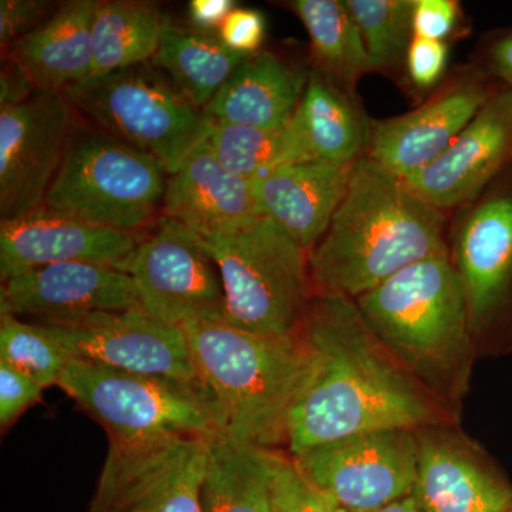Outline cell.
<instances>
[{"label": "cell", "mask_w": 512, "mask_h": 512, "mask_svg": "<svg viewBox=\"0 0 512 512\" xmlns=\"http://www.w3.org/2000/svg\"><path fill=\"white\" fill-rule=\"evenodd\" d=\"M474 62L512 90V28L493 30L481 39Z\"/></svg>", "instance_id": "38"}, {"label": "cell", "mask_w": 512, "mask_h": 512, "mask_svg": "<svg viewBox=\"0 0 512 512\" xmlns=\"http://www.w3.org/2000/svg\"><path fill=\"white\" fill-rule=\"evenodd\" d=\"M245 57L229 49L217 33L183 28L167 19L151 64L204 111Z\"/></svg>", "instance_id": "26"}, {"label": "cell", "mask_w": 512, "mask_h": 512, "mask_svg": "<svg viewBox=\"0 0 512 512\" xmlns=\"http://www.w3.org/2000/svg\"><path fill=\"white\" fill-rule=\"evenodd\" d=\"M99 0H69L3 55L19 64L37 92L63 93L92 72V25Z\"/></svg>", "instance_id": "22"}, {"label": "cell", "mask_w": 512, "mask_h": 512, "mask_svg": "<svg viewBox=\"0 0 512 512\" xmlns=\"http://www.w3.org/2000/svg\"><path fill=\"white\" fill-rule=\"evenodd\" d=\"M60 94L80 119L156 158L170 175L214 126L151 62L89 77Z\"/></svg>", "instance_id": "7"}, {"label": "cell", "mask_w": 512, "mask_h": 512, "mask_svg": "<svg viewBox=\"0 0 512 512\" xmlns=\"http://www.w3.org/2000/svg\"><path fill=\"white\" fill-rule=\"evenodd\" d=\"M50 0H2L0 2V49L5 53L16 40L28 35L57 9Z\"/></svg>", "instance_id": "35"}, {"label": "cell", "mask_w": 512, "mask_h": 512, "mask_svg": "<svg viewBox=\"0 0 512 512\" xmlns=\"http://www.w3.org/2000/svg\"><path fill=\"white\" fill-rule=\"evenodd\" d=\"M505 512H512V505H511V507H510V508H508V510H507V511H505Z\"/></svg>", "instance_id": "42"}, {"label": "cell", "mask_w": 512, "mask_h": 512, "mask_svg": "<svg viewBox=\"0 0 512 512\" xmlns=\"http://www.w3.org/2000/svg\"><path fill=\"white\" fill-rule=\"evenodd\" d=\"M165 22L167 18L154 3L99 0L92 25L89 77L151 62L160 46Z\"/></svg>", "instance_id": "28"}, {"label": "cell", "mask_w": 512, "mask_h": 512, "mask_svg": "<svg viewBox=\"0 0 512 512\" xmlns=\"http://www.w3.org/2000/svg\"><path fill=\"white\" fill-rule=\"evenodd\" d=\"M373 512H423L414 503L412 497L403 498V500L396 501V503L387 505V507L380 508V510Z\"/></svg>", "instance_id": "41"}, {"label": "cell", "mask_w": 512, "mask_h": 512, "mask_svg": "<svg viewBox=\"0 0 512 512\" xmlns=\"http://www.w3.org/2000/svg\"><path fill=\"white\" fill-rule=\"evenodd\" d=\"M37 323L45 326L70 359L204 386L185 330L154 318L143 308Z\"/></svg>", "instance_id": "14"}, {"label": "cell", "mask_w": 512, "mask_h": 512, "mask_svg": "<svg viewBox=\"0 0 512 512\" xmlns=\"http://www.w3.org/2000/svg\"><path fill=\"white\" fill-rule=\"evenodd\" d=\"M503 89L507 87L476 62L458 67L416 109L392 119L370 120L365 157L406 180L440 157Z\"/></svg>", "instance_id": "13"}, {"label": "cell", "mask_w": 512, "mask_h": 512, "mask_svg": "<svg viewBox=\"0 0 512 512\" xmlns=\"http://www.w3.org/2000/svg\"><path fill=\"white\" fill-rule=\"evenodd\" d=\"M70 360L45 326L0 313V363L18 370L46 389L59 384Z\"/></svg>", "instance_id": "31"}, {"label": "cell", "mask_w": 512, "mask_h": 512, "mask_svg": "<svg viewBox=\"0 0 512 512\" xmlns=\"http://www.w3.org/2000/svg\"><path fill=\"white\" fill-rule=\"evenodd\" d=\"M303 476L343 512H373L412 495L416 431H367L292 456Z\"/></svg>", "instance_id": "11"}, {"label": "cell", "mask_w": 512, "mask_h": 512, "mask_svg": "<svg viewBox=\"0 0 512 512\" xmlns=\"http://www.w3.org/2000/svg\"><path fill=\"white\" fill-rule=\"evenodd\" d=\"M57 386L106 430L109 440L211 437L224 431L217 404L200 384L72 359Z\"/></svg>", "instance_id": "8"}, {"label": "cell", "mask_w": 512, "mask_h": 512, "mask_svg": "<svg viewBox=\"0 0 512 512\" xmlns=\"http://www.w3.org/2000/svg\"><path fill=\"white\" fill-rule=\"evenodd\" d=\"M464 13L456 0H414V36L448 43L463 29Z\"/></svg>", "instance_id": "34"}, {"label": "cell", "mask_w": 512, "mask_h": 512, "mask_svg": "<svg viewBox=\"0 0 512 512\" xmlns=\"http://www.w3.org/2000/svg\"><path fill=\"white\" fill-rule=\"evenodd\" d=\"M136 308L140 301L127 272L84 262L30 269L2 282L0 292V313L39 322Z\"/></svg>", "instance_id": "19"}, {"label": "cell", "mask_w": 512, "mask_h": 512, "mask_svg": "<svg viewBox=\"0 0 512 512\" xmlns=\"http://www.w3.org/2000/svg\"><path fill=\"white\" fill-rule=\"evenodd\" d=\"M355 302L387 352L458 414L477 348L448 252L403 269Z\"/></svg>", "instance_id": "3"}, {"label": "cell", "mask_w": 512, "mask_h": 512, "mask_svg": "<svg viewBox=\"0 0 512 512\" xmlns=\"http://www.w3.org/2000/svg\"><path fill=\"white\" fill-rule=\"evenodd\" d=\"M309 73L261 50L245 57L204 113L214 123L282 128L301 103Z\"/></svg>", "instance_id": "23"}, {"label": "cell", "mask_w": 512, "mask_h": 512, "mask_svg": "<svg viewBox=\"0 0 512 512\" xmlns=\"http://www.w3.org/2000/svg\"><path fill=\"white\" fill-rule=\"evenodd\" d=\"M140 234L116 231L45 207L0 222V278L40 266L84 262L127 272Z\"/></svg>", "instance_id": "18"}, {"label": "cell", "mask_w": 512, "mask_h": 512, "mask_svg": "<svg viewBox=\"0 0 512 512\" xmlns=\"http://www.w3.org/2000/svg\"><path fill=\"white\" fill-rule=\"evenodd\" d=\"M269 468L272 512H343L303 476L293 458L271 450Z\"/></svg>", "instance_id": "32"}, {"label": "cell", "mask_w": 512, "mask_h": 512, "mask_svg": "<svg viewBox=\"0 0 512 512\" xmlns=\"http://www.w3.org/2000/svg\"><path fill=\"white\" fill-rule=\"evenodd\" d=\"M448 43L414 36L407 50L404 79L417 93H433L447 77Z\"/></svg>", "instance_id": "33"}, {"label": "cell", "mask_w": 512, "mask_h": 512, "mask_svg": "<svg viewBox=\"0 0 512 512\" xmlns=\"http://www.w3.org/2000/svg\"><path fill=\"white\" fill-rule=\"evenodd\" d=\"M127 274L141 308L154 318L181 328L191 320H224L220 271L201 238L173 218H158L156 229L138 244Z\"/></svg>", "instance_id": "12"}, {"label": "cell", "mask_w": 512, "mask_h": 512, "mask_svg": "<svg viewBox=\"0 0 512 512\" xmlns=\"http://www.w3.org/2000/svg\"><path fill=\"white\" fill-rule=\"evenodd\" d=\"M218 36L222 42L239 53L251 56L261 52L266 36V19L258 9L237 6L222 23Z\"/></svg>", "instance_id": "37"}, {"label": "cell", "mask_w": 512, "mask_h": 512, "mask_svg": "<svg viewBox=\"0 0 512 512\" xmlns=\"http://www.w3.org/2000/svg\"><path fill=\"white\" fill-rule=\"evenodd\" d=\"M183 329L225 433L265 450L288 446L293 410L316 363L302 333L259 335L225 320H191Z\"/></svg>", "instance_id": "4"}, {"label": "cell", "mask_w": 512, "mask_h": 512, "mask_svg": "<svg viewBox=\"0 0 512 512\" xmlns=\"http://www.w3.org/2000/svg\"><path fill=\"white\" fill-rule=\"evenodd\" d=\"M37 92L35 84L18 63L6 57L0 73V107L28 100Z\"/></svg>", "instance_id": "40"}, {"label": "cell", "mask_w": 512, "mask_h": 512, "mask_svg": "<svg viewBox=\"0 0 512 512\" xmlns=\"http://www.w3.org/2000/svg\"><path fill=\"white\" fill-rule=\"evenodd\" d=\"M167 170L156 158L77 120L43 207L140 234L163 210Z\"/></svg>", "instance_id": "6"}, {"label": "cell", "mask_w": 512, "mask_h": 512, "mask_svg": "<svg viewBox=\"0 0 512 512\" xmlns=\"http://www.w3.org/2000/svg\"><path fill=\"white\" fill-rule=\"evenodd\" d=\"M447 212L362 157L328 231L309 252L315 291L357 299L417 262L448 252Z\"/></svg>", "instance_id": "2"}, {"label": "cell", "mask_w": 512, "mask_h": 512, "mask_svg": "<svg viewBox=\"0 0 512 512\" xmlns=\"http://www.w3.org/2000/svg\"><path fill=\"white\" fill-rule=\"evenodd\" d=\"M512 164V90H500L433 163L406 178L421 200L447 212L476 200Z\"/></svg>", "instance_id": "17"}, {"label": "cell", "mask_w": 512, "mask_h": 512, "mask_svg": "<svg viewBox=\"0 0 512 512\" xmlns=\"http://www.w3.org/2000/svg\"><path fill=\"white\" fill-rule=\"evenodd\" d=\"M308 160L352 164L365 157L370 120L359 100L315 70L292 117Z\"/></svg>", "instance_id": "24"}, {"label": "cell", "mask_w": 512, "mask_h": 512, "mask_svg": "<svg viewBox=\"0 0 512 512\" xmlns=\"http://www.w3.org/2000/svg\"><path fill=\"white\" fill-rule=\"evenodd\" d=\"M375 73H404L414 0H345Z\"/></svg>", "instance_id": "30"}, {"label": "cell", "mask_w": 512, "mask_h": 512, "mask_svg": "<svg viewBox=\"0 0 512 512\" xmlns=\"http://www.w3.org/2000/svg\"><path fill=\"white\" fill-rule=\"evenodd\" d=\"M284 5L308 32L312 70L357 99V84L375 69L345 0H291Z\"/></svg>", "instance_id": "25"}, {"label": "cell", "mask_w": 512, "mask_h": 512, "mask_svg": "<svg viewBox=\"0 0 512 512\" xmlns=\"http://www.w3.org/2000/svg\"><path fill=\"white\" fill-rule=\"evenodd\" d=\"M210 437L109 440L89 512H202Z\"/></svg>", "instance_id": "10"}, {"label": "cell", "mask_w": 512, "mask_h": 512, "mask_svg": "<svg viewBox=\"0 0 512 512\" xmlns=\"http://www.w3.org/2000/svg\"><path fill=\"white\" fill-rule=\"evenodd\" d=\"M448 255L466 295L477 353L512 350V164L458 208Z\"/></svg>", "instance_id": "9"}, {"label": "cell", "mask_w": 512, "mask_h": 512, "mask_svg": "<svg viewBox=\"0 0 512 512\" xmlns=\"http://www.w3.org/2000/svg\"><path fill=\"white\" fill-rule=\"evenodd\" d=\"M163 215L201 238L232 234L266 217L254 183L227 170L208 141L168 175Z\"/></svg>", "instance_id": "20"}, {"label": "cell", "mask_w": 512, "mask_h": 512, "mask_svg": "<svg viewBox=\"0 0 512 512\" xmlns=\"http://www.w3.org/2000/svg\"><path fill=\"white\" fill-rule=\"evenodd\" d=\"M355 164L309 160L279 168L254 183L262 210L311 252L342 204Z\"/></svg>", "instance_id": "21"}, {"label": "cell", "mask_w": 512, "mask_h": 512, "mask_svg": "<svg viewBox=\"0 0 512 512\" xmlns=\"http://www.w3.org/2000/svg\"><path fill=\"white\" fill-rule=\"evenodd\" d=\"M417 476L412 495L423 512H505L512 484L485 450L457 427L416 430Z\"/></svg>", "instance_id": "16"}, {"label": "cell", "mask_w": 512, "mask_h": 512, "mask_svg": "<svg viewBox=\"0 0 512 512\" xmlns=\"http://www.w3.org/2000/svg\"><path fill=\"white\" fill-rule=\"evenodd\" d=\"M77 120L60 93L0 107V220L43 207Z\"/></svg>", "instance_id": "15"}, {"label": "cell", "mask_w": 512, "mask_h": 512, "mask_svg": "<svg viewBox=\"0 0 512 512\" xmlns=\"http://www.w3.org/2000/svg\"><path fill=\"white\" fill-rule=\"evenodd\" d=\"M269 451L225 431L210 437L202 512H272Z\"/></svg>", "instance_id": "27"}, {"label": "cell", "mask_w": 512, "mask_h": 512, "mask_svg": "<svg viewBox=\"0 0 512 512\" xmlns=\"http://www.w3.org/2000/svg\"><path fill=\"white\" fill-rule=\"evenodd\" d=\"M301 333L316 363L289 423L292 456L367 431L456 423L373 335L355 299L315 291Z\"/></svg>", "instance_id": "1"}, {"label": "cell", "mask_w": 512, "mask_h": 512, "mask_svg": "<svg viewBox=\"0 0 512 512\" xmlns=\"http://www.w3.org/2000/svg\"><path fill=\"white\" fill-rule=\"evenodd\" d=\"M201 241L220 271L225 322L259 335L301 332L315 295L306 249L269 217Z\"/></svg>", "instance_id": "5"}, {"label": "cell", "mask_w": 512, "mask_h": 512, "mask_svg": "<svg viewBox=\"0 0 512 512\" xmlns=\"http://www.w3.org/2000/svg\"><path fill=\"white\" fill-rule=\"evenodd\" d=\"M207 141L227 170L251 183L286 165L309 161L292 120L275 130L214 123Z\"/></svg>", "instance_id": "29"}, {"label": "cell", "mask_w": 512, "mask_h": 512, "mask_svg": "<svg viewBox=\"0 0 512 512\" xmlns=\"http://www.w3.org/2000/svg\"><path fill=\"white\" fill-rule=\"evenodd\" d=\"M235 8L237 2L234 0H191L188 3V19L195 30L218 35L222 23Z\"/></svg>", "instance_id": "39"}, {"label": "cell", "mask_w": 512, "mask_h": 512, "mask_svg": "<svg viewBox=\"0 0 512 512\" xmlns=\"http://www.w3.org/2000/svg\"><path fill=\"white\" fill-rule=\"evenodd\" d=\"M43 387L5 363H0V427L9 430L22 414L42 400Z\"/></svg>", "instance_id": "36"}]
</instances>
